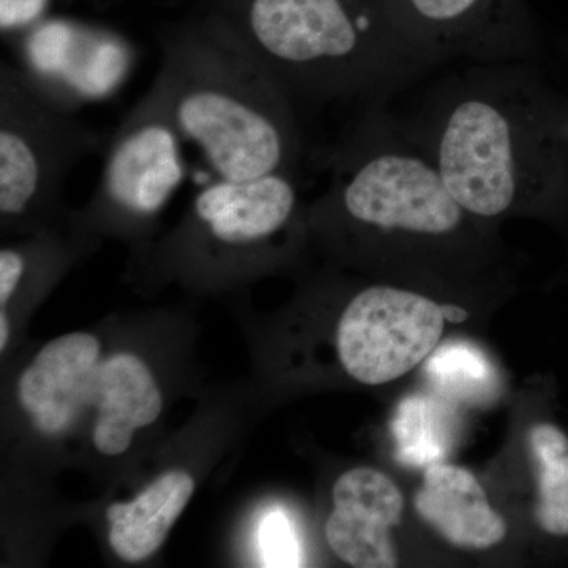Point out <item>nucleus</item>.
I'll list each match as a JSON object with an SVG mask.
<instances>
[{
  "label": "nucleus",
  "mask_w": 568,
  "mask_h": 568,
  "mask_svg": "<svg viewBox=\"0 0 568 568\" xmlns=\"http://www.w3.org/2000/svg\"><path fill=\"white\" fill-rule=\"evenodd\" d=\"M447 409L429 396L414 395L398 407L394 422L398 458L414 466L440 463L448 446Z\"/></svg>",
  "instance_id": "nucleus-15"
},
{
  "label": "nucleus",
  "mask_w": 568,
  "mask_h": 568,
  "mask_svg": "<svg viewBox=\"0 0 568 568\" xmlns=\"http://www.w3.org/2000/svg\"><path fill=\"white\" fill-rule=\"evenodd\" d=\"M257 547L263 567H302L304 558L297 530L282 508L264 515L257 528Z\"/></svg>",
  "instance_id": "nucleus-17"
},
{
  "label": "nucleus",
  "mask_w": 568,
  "mask_h": 568,
  "mask_svg": "<svg viewBox=\"0 0 568 568\" xmlns=\"http://www.w3.org/2000/svg\"><path fill=\"white\" fill-rule=\"evenodd\" d=\"M100 351L97 336L74 332L41 347L24 369L18 381V402L40 433L62 435L91 407Z\"/></svg>",
  "instance_id": "nucleus-10"
},
{
  "label": "nucleus",
  "mask_w": 568,
  "mask_h": 568,
  "mask_svg": "<svg viewBox=\"0 0 568 568\" xmlns=\"http://www.w3.org/2000/svg\"><path fill=\"white\" fill-rule=\"evenodd\" d=\"M91 407L97 410L93 446L106 457H118L129 450L134 432L160 417L162 392L140 357L114 354L97 368Z\"/></svg>",
  "instance_id": "nucleus-11"
},
{
  "label": "nucleus",
  "mask_w": 568,
  "mask_h": 568,
  "mask_svg": "<svg viewBox=\"0 0 568 568\" xmlns=\"http://www.w3.org/2000/svg\"><path fill=\"white\" fill-rule=\"evenodd\" d=\"M103 144L73 112L44 100L20 67L0 62V215L36 222L61 200L73 168Z\"/></svg>",
  "instance_id": "nucleus-4"
},
{
  "label": "nucleus",
  "mask_w": 568,
  "mask_h": 568,
  "mask_svg": "<svg viewBox=\"0 0 568 568\" xmlns=\"http://www.w3.org/2000/svg\"><path fill=\"white\" fill-rule=\"evenodd\" d=\"M160 48L153 82L216 178L298 175L305 144L297 110L219 21L209 14L170 29Z\"/></svg>",
  "instance_id": "nucleus-3"
},
{
  "label": "nucleus",
  "mask_w": 568,
  "mask_h": 568,
  "mask_svg": "<svg viewBox=\"0 0 568 568\" xmlns=\"http://www.w3.org/2000/svg\"><path fill=\"white\" fill-rule=\"evenodd\" d=\"M428 376L448 395L476 396L487 392L489 365L473 347L446 345L429 362Z\"/></svg>",
  "instance_id": "nucleus-16"
},
{
  "label": "nucleus",
  "mask_w": 568,
  "mask_h": 568,
  "mask_svg": "<svg viewBox=\"0 0 568 568\" xmlns=\"http://www.w3.org/2000/svg\"><path fill=\"white\" fill-rule=\"evenodd\" d=\"M392 28L432 69L526 62L536 29L525 0H383Z\"/></svg>",
  "instance_id": "nucleus-6"
},
{
  "label": "nucleus",
  "mask_w": 568,
  "mask_h": 568,
  "mask_svg": "<svg viewBox=\"0 0 568 568\" xmlns=\"http://www.w3.org/2000/svg\"><path fill=\"white\" fill-rule=\"evenodd\" d=\"M403 506L402 491L379 470H347L335 481L334 511L325 525L328 547L353 567L398 566L388 532L402 521Z\"/></svg>",
  "instance_id": "nucleus-9"
},
{
  "label": "nucleus",
  "mask_w": 568,
  "mask_h": 568,
  "mask_svg": "<svg viewBox=\"0 0 568 568\" xmlns=\"http://www.w3.org/2000/svg\"><path fill=\"white\" fill-rule=\"evenodd\" d=\"M211 17L297 112L384 108L432 70L392 28L383 0H219Z\"/></svg>",
  "instance_id": "nucleus-2"
},
{
  "label": "nucleus",
  "mask_w": 568,
  "mask_h": 568,
  "mask_svg": "<svg viewBox=\"0 0 568 568\" xmlns=\"http://www.w3.org/2000/svg\"><path fill=\"white\" fill-rule=\"evenodd\" d=\"M22 272H24V254L21 248H2L0 252V304L6 306L17 293Z\"/></svg>",
  "instance_id": "nucleus-18"
},
{
  "label": "nucleus",
  "mask_w": 568,
  "mask_h": 568,
  "mask_svg": "<svg viewBox=\"0 0 568 568\" xmlns=\"http://www.w3.org/2000/svg\"><path fill=\"white\" fill-rule=\"evenodd\" d=\"M440 312H443L444 320L454 324L465 323L467 317H469V313H467L466 308L455 304L440 305Z\"/></svg>",
  "instance_id": "nucleus-19"
},
{
  "label": "nucleus",
  "mask_w": 568,
  "mask_h": 568,
  "mask_svg": "<svg viewBox=\"0 0 568 568\" xmlns=\"http://www.w3.org/2000/svg\"><path fill=\"white\" fill-rule=\"evenodd\" d=\"M9 316H7L6 310H2V312H0V351L6 349L7 343H9Z\"/></svg>",
  "instance_id": "nucleus-20"
},
{
  "label": "nucleus",
  "mask_w": 568,
  "mask_h": 568,
  "mask_svg": "<svg viewBox=\"0 0 568 568\" xmlns=\"http://www.w3.org/2000/svg\"><path fill=\"white\" fill-rule=\"evenodd\" d=\"M298 175L272 174L252 181L216 178L194 196L189 226L216 252H248L286 233L302 211Z\"/></svg>",
  "instance_id": "nucleus-8"
},
{
  "label": "nucleus",
  "mask_w": 568,
  "mask_h": 568,
  "mask_svg": "<svg viewBox=\"0 0 568 568\" xmlns=\"http://www.w3.org/2000/svg\"><path fill=\"white\" fill-rule=\"evenodd\" d=\"M194 480L185 470H170L130 503L106 510L112 551L125 562H141L159 551L174 523L189 506Z\"/></svg>",
  "instance_id": "nucleus-13"
},
{
  "label": "nucleus",
  "mask_w": 568,
  "mask_h": 568,
  "mask_svg": "<svg viewBox=\"0 0 568 568\" xmlns=\"http://www.w3.org/2000/svg\"><path fill=\"white\" fill-rule=\"evenodd\" d=\"M529 448L537 477V525L549 536L568 537V437L559 426L534 425Z\"/></svg>",
  "instance_id": "nucleus-14"
},
{
  "label": "nucleus",
  "mask_w": 568,
  "mask_h": 568,
  "mask_svg": "<svg viewBox=\"0 0 568 568\" xmlns=\"http://www.w3.org/2000/svg\"><path fill=\"white\" fill-rule=\"evenodd\" d=\"M398 122L481 222L547 203L568 183V112L526 62L469 63Z\"/></svg>",
  "instance_id": "nucleus-1"
},
{
  "label": "nucleus",
  "mask_w": 568,
  "mask_h": 568,
  "mask_svg": "<svg viewBox=\"0 0 568 568\" xmlns=\"http://www.w3.org/2000/svg\"><path fill=\"white\" fill-rule=\"evenodd\" d=\"M444 324L440 305L424 294L388 284L365 287L339 317V361L366 386L392 383L432 355Z\"/></svg>",
  "instance_id": "nucleus-7"
},
{
  "label": "nucleus",
  "mask_w": 568,
  "mask_h": 568,
  "mask_svg": "<svg viewBox=\"0 0 568 568\" xmlns=\"http://www.w3.org/2000/svg\"><path fill=\"white\" fill-rule=\"evenodd\" d=\"M417 514L458 548L488 549L507 536V523L465 467L435 463L426 467L414 499Z\"/></svg>",
  "instance_id": "nucleus-12"
},
{
  "label": "nucleus",
  "mask_w": 568,
  "mask_h": 568,
  "mask_svg": "<svg viewBox=\"0 0 568 568\" xmlns=\"http://www.w3.org/2000/svg\"><path fill=\"white\" fill-rule=\"evenodd\" d=\"M183 142L152 81L108 141L99 185L88 205L92 222L134 226L159 216L185 182Z\"/></svg>",
  "instance_id": "nucleus-5"
}]
</instances>
